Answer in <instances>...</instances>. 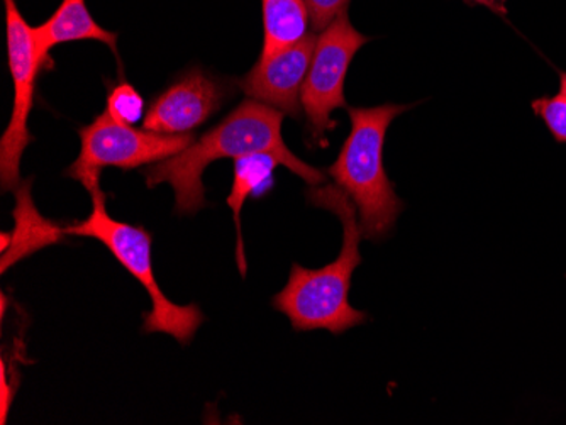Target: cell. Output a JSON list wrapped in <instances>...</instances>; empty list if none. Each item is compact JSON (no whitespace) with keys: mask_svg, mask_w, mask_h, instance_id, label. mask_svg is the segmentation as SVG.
<instances>
[{"mask_svg":"<svg viewBox=\"0 0 566 425\" xmlns=\"http://www.w3.org/2000/svg\"><path fill=\"white\" fill-rule=\"evenodd\" d=\"M228 85L202 68H190L153 98L145 129L161 135H189L208 123L226 103Z\"/></svg>","mask_w":566,"mask_h":425,"instance_id":"obj_8","label":"cell"},{"mask_svg":"<svg viewBox=\"0 0 566 425\" xmlns=\"http://www.w3.org/2000/svg\"><path fill=\"white\" fill-rule=\"evenodd\" d=\"M81 155L66 168L70 179L81 182L91 195L101 192L102 168L129 171L158 163L189 148L197 136L161 135L148 129H135L116 123L109 113L95 117L94 123L78 129Z\"/></svg>","mask_w":566,"mask_h":425,"instance_id":"obj_5","label":"cell"},{"mask_svg":"<svg viewBox=\"0 0 566 425\" xmlns=\"http://www.w3.org/2000/svg\"><path fill=\"white\" fill-rule=\"evenodd\" d=\"M317 38L308 33L304 40L285 47L270 59H260L241 78L240 87L247 97L275 107L292 119H301V94L313 62Z\"/></svg>","mask_w":566,"mask_h":425,"instance_id":"obj_9","label":"cell"},{"mask_svg":"<svg viewBox=\"0 0 566 425\" xmlns=\"http://www.w3.org/2000/svg\"><path fill=\"white\" fill-rule=\"evenodd\" d=\"M106 110L116 123L135 126L145 114V98L132 84L117 82L109 85Z\"/></svg>","mask_w":566,"mask_h":425,"instance_id":"obj_14","label":"cell"},{"mask_svg":"<svg viewBox=\"0 0 566 425\" xmlns=\"http://www.w3.org/2000/svg\"><path fill=\"white\" fill-rule=\"evenodd\" d=\"M370 38L358 33L349 21L348 12H342L319 34L314 47L313 62L302 87L301 103L307 116L311 141L319 148L327 146V131L336 128L331 114L336 109H348L345 97V81L349 65L359 47Z\"/></svg>","mask_w":566,"mask_h":425,"instance_id":"obj_6","label":"cell"},{"mask_svg":"<svg viewBox=\"0 0 566 425\" xmlns=\"http://www.w3.org/2000/svg\"><path fill=\"white\" fill-rule=\"evenodd\" d=\"M31 187L33 179H28L15 189V209L12 212L15 227L11 233V246L8 252L2 253V273L43 247L62 243L66 236L65 226H60L59 222L50 221L38 212Z\"/></svg>","mask_w":566,"mask_h":425,"instance_id":"obj_10","label":"cell"},{"mask_svg":"<svg viewBox=\"0 0 566 425\" xmlns=\"http://www.w3.org/2000/svg\"><path fill=\"white\" fill-rule=\"evenodd\" d=\"M559 92L566 94V72H559Z\"/></svg>","mask_w":566,"mask_h":425,"instance_id":"obj_18","label":"cell"},{"mask_svg":"<svg viewBox=\"0 0 566 425\" xmlns=\"http://www.w3.org/2000/svg\"><path fill=\"white\" fill-rule=\"evenodd\" d=\"M263 47L266 60L308 34V9L305 0H262Z\"/></svg>","mask_w":566,"mask_h":425,"instance_id":"obj_13","label":"cell"},{"mask_svg":"<svg viewBox=\"0 0 566 425\" xmlns=\"http://www.w3.org/2000/svg\"><path fill=\"white\" fill-rule=\"evenodd\" d=\"M469 2H475V4L486 6V8H491L492 11L505 14L504 6H502V2H504V0H469Z\"/></svg>","mask_w":566,"mask_h":425,"instance_id":"obj_17","label":"cell"},{"mask_svg":"<svg viewBox=\"0 0 566 425\" xmlns=\"http://www.w3.org/2000/svg\"><path fill=\"white\" fill-rule=\"evenodd\" d=\"M91 196L94 204L91 214L84 221L65 226L66 234L101 241L119 265L148 291L153 306L151 310L143 314V331L146 334L164 332L177 339L180 344L189 346L206 320L202 310L197 304L177 306L161 291L153 272V240L149 231L111 217L106 209V193L102 190Z\"/></svg>","mask_w":566,"mask_h":425,"instance_id":"obj_4","label":"cell"},{"mask_svg":"<svg viewBox=\"0 0 566 425\" xmlns=\"http://www.w3.org/2000/svg\"><path fill=\"white\" fill-rule=\"evenodd\" d=\"M8 28V62L14 85V107L8 129L0 138V187L11 192L21 185V160L25 148L34 141L28 120L34 107L40 70L46 66L38 46L36 33L22 18L15 0H4Z\"/></svg>","mask_w":566,"mask_h":425,"instance_id":"obj_7","label":"cell"},{"mask_svg":"<svg viewBox=\"0 0 566 425\" xmlns=\"http://www.w3.org/2000/svg\"><path fill=\"white\" fill-rule=\"evenodd\" d=\"M307 200L316 208L333 212L342 222V252L338 258L319 269L294 263L287 285L272 298V307L289 317L295 331L323 329L339 336L368 320L367 312L349 304L353 272L364 262L359 255V241L364 236L358 211L339 187L311 189Z\"/></svg>","mask_w":566,"mask_h":425,"instance_id":"obj_2","label":"cell"},{"mask_svg":"<svg viewBox=\"0 0 566 425\" xmlns=\"http://www.w3.org/2000/svg\"><path fill=\"white\" fill-rule=\"evenodd\" d=\"M352 0H305L314 31L323 33L334 19L346 12Z\"/></svg>","mask_w":566,"mask_h":425,"instance_id":"obj_16","label":"cell"},{"mask_svg":"<svg viewBox=\"0 0 566 425\" xmlns=\"http://www.w3.org/2000/svg\"><path fill=\"white\" fill-rule=\"evenodd\" d=\"M410 107L384 104L346 109L352 131L327 173L353 200L361 236L368 241H384L389 236L406 208L385 171L384 142L392 120Z\"/></svg>","mask_w":566,"mask_h":425,"instance_id":"obj_3","label":"cell"},{"mask_svg":"<svg viewBox=\"0 0 566 425\" xmlns=\"http://www.w3.org/2000/svg\"><path fill=\"white\" fill-rule=\"evenodd\" d=\"M285 114L275 107L247 98L226 119L203 132L182 153L149 164L143 170L146 185L155 189L160 183H170L175 192V212L193 215L206 208V187L202 174L209 164L222 158L247 157L269 153L291 170L307 185L326 183L323 170L311 167L292 153L283 141L282 123Z\"/></svg>","mask_w":566,"mask_h":425,"instance_id":"obj_1","label":"cell"},{"mask_svg":"<svg viewBox=\"0 0 566 425\" xmlns=\"http://www.w3.org/2000/svg\"><path fill=\"white\" fill-rule=\"evenodd\" d=\"M34 33H36L38 46L46 66L51 65V50L72 41H98L106 44L119 60V52H117L119 36L113 31L104 30L95 22L85 0H63L55 14L41 26L34 28Z\"/></svg>","mask_w":566,"mask_h":425,"instance_id":"obj_11","label":"cell"},{"mask_svg":"<svg viewBox=\"0 0 566 425\" xmlns=\"http://www.w3.org/2000/svg\"><path fill=\"white\" fill-rule=\"evenodd\" d=\"M531 106L534 114L545 120L553 138L566 145V94L559 92L555 97L536 98Z\"/></svg>","mask_w":566,"mask_h":425,"instance_id":"obj_15","label":"cell"},{"mask_svg":"<svg viewBox=\"0 0 566 425\" xmlns=\"http://www.w3.org/2000/svg\"><path fill=\"white\" fill-rule=\"evenodd\" d=\"M280 161L269 153H253L234 160V182L228 195V205L237 224V259L241 275L247 277L243 233H241V211L248 199H262L273 189V171Z\"/></svg>","mask_w":566,"mask_h":425,"instance_id":"obj_12","label":"cell"}]
</instances>
